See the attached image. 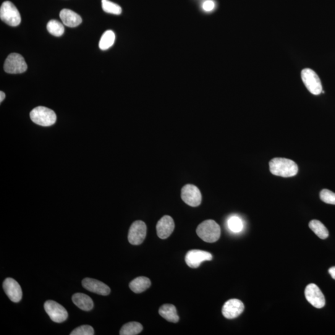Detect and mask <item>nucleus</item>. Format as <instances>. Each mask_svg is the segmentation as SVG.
Masks as SVG:
<instances>
[{"label": "nucleus", "mask_w": 335, "mask_h": 335, "mask_svg": "<svg viewBox=\"0 0 335 335\" xmlns=\"http://www.w3.org/2000/svg\"><path fill=\"white\" fill-rule=\"evenodd\" d=\"M269 165L271 174L278 177H294L299 171L297 164L294 161L287 158H274L269 161Z\"/></svg>", "instance_id": "1"}, {"label": "nucleus", "mask_w": 335, "mask_h": 335, "mask_svg": "<svg viewBox=\"0 0 335 335\" xmlns=\"http://www.w3.org/2000/svg\"><path fill=\"white\" fill-rule=\"evenodd\" d=\"M196 233L204 242L214 243L221 237V229L213 220H207L199 225Z\"/></svg>", "instance_id": "2"}, {"label": "nucleus", "mask_w": 335, "mask_h": 335, "mask_svg": "<svg viewBox=\"0 0 335 335\" xmlns=\"http://www.w3.org/2000/svg\"><path fill=\"white\" fill-rule=\"evenodd\" d=\"M31 119L41 126H51L56 123L57 116L52 109L44 106H38L30 112Z\"/></svg>", "instance_id": "3"}, {"label": "nucleus", "mask_w": 335, "mask_h": 335, "mask_svg": "<svg viewBox=\"0 0 335 335\" xmlns=\"http://www.w3.org/2000/svg\"><path fill=\"white\" fill-rule=\"evenodd\" d=\"M0 18L8 25L16 27L20 25L22 18L17 8L13 3L7 1L3 3L0 8Z\"/></svg>", "instance_id": "4"}, {"label": "nucleus", "mask_w": 335, "mask_h": 335, "mask_svg": "<svg viewBox=\"0 0 335 335\" xmlns=\"http://www.w3.org/2000/svg\"><path fill=\"white\" fill-rule=\"evenodd\" d=\"M301 77L306 88L311 94L318 95L322 92V85L320 78L313 70L310 69L302 70Z\"/></svg>", "instance_id": "5"}, {"label": "nucleus", "mask_w": 335, "mask_h": 335, "mask_svg": "<svg viewBox=\"0 0 335 335\" xmlns=\"http://www.w3.org/2000/svg\"><path fill=\"white\" fill-rule=\"evenodd\" d=\"M28 69L25 60L22 56L13 53L8 56L4 64L5 71L10 74H18L24 73Z\"/></svg>", "instance_id": "6"}, {"label": "nucleus", "mask_w": 335, "mask_h": 335, "mask_svg": "<svg viewBox=\"0 0 335 335\" xmlns=\"http://www.w3.org/2000/svg\"><path fill=\"white\" fill-rule=\"evenodd\" d=\"M44 309L54 322L62 323L68 318L67 310L62 305L54 300L46 301L44 303Z\"/></svg>", "instance_id": "7"}, {"label": "nucleus", "mask_w": 335, "mask_h": 335, "mask_svg": "<svg viewBox=\"0 0 335 335\" xmlns=\"http://www.w3.org/2000/svg\"><path fill=\"white\" fill-rule=\"evenodd\" d=\"M182 198L188 205L197 207L200 205L202 201V195L197 187L188 184L182 188Z\"/></svg>", "instance_id": "8"}, {"label": "nucleus", "mask_w": 335, "mask_h": 335, "mask_svg": "<svg viewBox=\"0 0 335 335\" xmlns=\"http://www.w3.org/2000/svg\"><path fill=\"white\" fill-rule=\"evenodd\" d=\"M146 235V226L145 222L137 221L130 226L128 240L130 244L133 245H140L145 240Z\"/></svg>", "instance_id": "9"}, {"label": "nucleus", "mask_w": 335, "mask_h": 335, "mask_svg": "<svg viewBox=\"0 0 335 335\" xmlns=\"http://www.w3.org/2000/svg\"><path fill=\"white\" fill-rule=\"evenodd\" d=\"M305 295L308 302L317 308H323L325 305V299L319 287L315 284H308L305 288Z\"/></svg>", "instance_id": "10"}, {"label": "nucleus", "mask_w": 335, "mask_h": 335, "mask_svg": "<svg viewBox=\"0 0 335 335\" xmlns=\"http://www.w3.org/2000/svg\"><path fill=\"white\" fill-rule=\"evenodd\" d=\"M213 260V255L207 251L200 250H193L187 253L185 257L186 263L192 268H198L201 264L205 261Z\"/></svg>", "instance_id": "11"}, {"label": "nucleus", "mask_w": 335, "mask_h": 335, "mask_svg": "<svg viewBox=\"0 0 335 335\" xmlns=\"http://www.w3.org/2000/svg\"><path fill=\"white\" fill-rule=\"evenodd\" d=\"M3 287L7 296L12 302L15 303L20 302L23 297L22 289L16 280L11 277L7 278L4 282Z\"/></svg>", "instance_id": "12"}, {"label": "nucleus", "mask_w": 335, "mask_h": 335, "mask_svg": "<svg viewBox=\"0 0 335 335\" xmlns=\"http://www.w3.org/2000/svg\"><path fill=\"white\" fill-rule=\"evenodd\" d=\"M245 306L242 301L233 299L225 303L222 308V314L228 319H234L238 317L244 310Z\"/></svg>", "instance_id": "13"}, {"label": "nucleus", "mask_w": 335, "mask_h": 335, "mask_svg": "<svg viewBox=\"0 0 335 335\" xmlns=\"http://www.w3.org/2000/svg\"><path fill=\"white\" fill-rule=\"evenodd\" d=\"M156 228L157 235L159 239H166L174 232L175 229L174 219L169 216H164L157 222Z\"/></svg>", "instance_id": "14"}, {"label": "nucleus", "mask_w": 335, "mask_h": 335, "mask_svg": "<svg viewBox=\"0 0 335 335\" xmlns=\"http://www.w3.org/2000/svg\"><path fill=\"white\" fill-rule=\"evenodd\" d=\"M82 286L89 291L101 295H108L111 292L108 286L101 281L92 278H85L82 281Z\"/></svg>", "instance_id": "15"}, {"label": "nucleus", "mask_w": 335, "mask_h": 335, "mask_svg": "<svg viewBox=\"0 0 335 335\" xmlns=\"http://www.w3.org/2000/svg\"><path fill=\"white\" fill-rule=\"evenodd\" d=\"M60 18L64 25L69 28L77 27L82 22L80 16L70 10H62L60 13Z\"/></svg>", "instance_id": "16"}, {"label": "nucleus", "mask_w": 335, "mask_h": 335, "mask_svg": "<svg viewBox=\"0 0 335 335\" xmlns=\"http://www.w3.org/2000/svg\"><path fill=\"white\" fill-rule=\"evenodd\" d=\"M72 300L78 308L84 311H90L94 307L92 299L83 293H76L72 296Z\"/></svg>", "instance_id": "17"}, {"label": "nucleus", "mask_w": 335, "mask_h": 335, "mask_svg": "<svg viewBox=\"0 0 335 335\" xmlns=\"http://www.w3.org/2000/svg\"><path fill=\"white\" fill-rule=\"evenodd\" d=\"M159 314L167 321L172 323H177L179 321L176 307L172 304H164L159 309Z\"/></svg>", "instance_id": "18"}, {"label": "nucleus", "mask_w": 335, "mask_h": 335, "mask_svg": "<svg viewBox=\"0 0 335 335\" xmlns=\"http://www.w3.org/2000/svg\"><path fill=\"white\" fill-rule=\"evenodd\" d=\"M150 286V280L148 277L143 276L137 277L129 284L130 289L137 294L145 291Z\"/></svg>", "instance_id": "19"}, {"label": "nucleus", "mask_w": 335, "mask_h": 335, "mask_svg": "<svg viewBox=\"0 0 335 335\" xmlns=\"http://www.w3.org/2000/svg\"><path fill=\"white\" fill-rule=\"evenodd\" d=\"M308 226H309L310 229L320 239H326L328 238L329 235L328 230L321 222L317 221V220H313V221L310 222Z\"/></svg>", "instance_id": "20"}, {"label": "nucleus", "mask_w": 335, "mask_h": 335, "mask_svg": "<svg viewBox=\"0 0 335 335\" xmlns=\"http://www.w3.org/2000/svg\"><path fill=\"white\" fill-rule=\"evenodd\" d=\"M143 330V326L140 323L136 321L127 323L122 326L120 329V335H136L139 334Z\"/></svg>", "instance_id": "21"}, {"label": "nucleus", "mask_w": 335, "mask_h": 335, "mask_svg": "<svg viewBox=\"0 0 335 335\" xmlns=\"http://www.w3.org/2000/svg\"><path fill=\"white\" fill-rule=\"evenodd\" d=\"M116 36L113 31L108 30L106 31L101 36L100 41H99V49L106 51L113 46Z\"/></svg>", "instance_id": "22"}, {"label": "nucleus", "mask_w": 335, "mask_h": 335, "mask_svg": "<svg viewBox=\"0 0 335 335\" xmlns=\"http://www.w3.org/2000/svg\"><path fill=\"white\" fill-rule=\"evenodd\" d=\"M47 29L50 34L56 37L63 35L64 33V26L59 21L51 20L47 25Z\"/></svg>", "instance_id": "23"}, {"label": "nucleus", "mask_w": 335, "mask_h": 335, "mask_svg": "<svg viewBox=\"0 0 335 335\" xmlns=\"http://www.w3.org/2000/svg\"><path fill=\"white\" fill-rule=\"evenodd\" d=\"M102 9L106 13L110 14L119 15L122 13V9L119 5L109 0H102Z\"/></svg>", "instance_id": "24"}, {"label": "nucleus", "mask_w": 335, "mask_h": 335, "mask_svg": "<svg viewBox=\"0 0 335 335\" xmlns=\"http://www.w3.org/2000/svg\"><path fill=\"white\" fill-rule=\"evenodd\" d=\"M228 227L232 232L234 233H239L243 229V223L242 220L239 217L233 216L228 220Z\"/></svg>", "instance_id": "25"}, {"label": "nucleus", "mask_w": 335, "mask_h": 335, "mask_svg": "<svg viewBox=\"0 0 335 335\" xmlns=\"http://www.w3.org/2000/svg\"><path fill=\"white\" fill-rule=\"evenodd\" d=\"M94 334H95V331L93 327L85 324V325L77 327L72 331L70 335H93Z\"/></svg>", "instance_id": "26"}, {"label": "nucleus", "mask_w": 335, "mask_h": 335, "mask_svg": "<svg viewBox=\"0 0 335 335\" xmlns=\"http://www.w3.org/2000/svg\"><path fill=\"white\" fill-rule=\"evenodd\" d=\"M321 200L323 202L335 205V193L328 190H323L320 194Z\"/></svg>", "instance_id": "27"}, {"label": "nucleus", "mask_w": 335, "mask_h": 335, "mask_svg": "<svg viewBox=\"0 0 335 335\" xmlns=\"http://www.w3.org/2000/svg\"><path fill=\"white\" fill-rule=\"evenodd\" d=\"M215 7V4L212 0H207L203 5V9L206 12L213 11Z\"/></svg>", "instance_id": "28"}, {"label": "nucleus", "mask_w": 335, "mask_h": 335, "mask_svg": "<svg viewBox=\"0 0 335 335\" xmlns=\"http://www.w3.org/2000/svg\"><path fill=\"white\" fill-rule=\"evenodd\" d=\"M328 272L329 274H330L332 278L335 280V266L329 268Z\"/></svg>", "instance_id": "29"}, {"label": "nucleus", "mask_w": 335, "mask_h": 335, "mask_svg": "<svg viewBox=\"0 0 335 335\" xmlns=\"http://www.w3.org/2000/svg\"><path fill=\"white\" fill-rule=\"evenodd\" d=\"M5 98V94L3 91H0V102H2L4 100Z\"/></svg>", "instance_id": "30"}]
</instances>
